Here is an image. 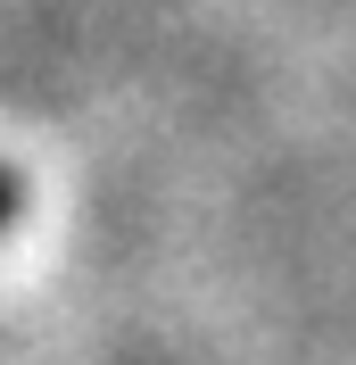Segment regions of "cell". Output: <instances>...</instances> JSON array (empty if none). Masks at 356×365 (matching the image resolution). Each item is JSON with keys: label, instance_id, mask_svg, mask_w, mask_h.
Returning <instances> with one entry per match:
<instances>
[{"label": "cell", "instance_id": "6da1fadb", "mask_svg": "<svg viewBox=\"0 0 356 365\" xmlns=\"http://www.w3.org/2000/svg\"><path fill=\"white\" fill-rule=\"evenodd\" d=\"M9 207H17V191H9V175H0V225H9Z\"/></svg>", "mask_w": 356, "mask_h": 365}]
</instances>
